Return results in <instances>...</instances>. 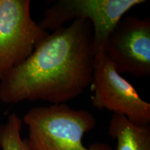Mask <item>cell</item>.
<instances>
[{
  "label": "cell",
  "mask_w": 150,
  "mask_h": 150,
  "mask_svg": "<svg viewBox=\"0 0 150 150\" xmlns=\"http://www.w3.org/2000/svg\"><path fill=\"white\" fill-rule=\"evenodd\" d=\"M93 93L92 104L126 117L131 122L147 125L150 122V104L116 71L106 54L95 59L93 77L90 86Z\"/></svg>",
  "instance_id": "5"
},
{
  "label": "cell",
  "mask_w": 150,
  "mask_h": 150,
  "mask_svg": "<svg viewBox=\"0 0 150 150\" xmlns=\"http://www.w3.org/2000/svg\"><path fill=\"white\" fill-rule=\"evenodd\" d=\"M145 0H59L43 12L39 26L49 32L76 19H87L93 28L95 59L104 54L105 46L116 24L128 11Z\"/></svg>",
  "instance_id": "3"
},
{
  "label": "cell",
  "mask_w": 150,
  "mask_h": 150,
  "mask_svg": "<svg viewBox=\"0 0 150 150\" xmlns=\"http://www.w3.org/2000/svg\"><path fill=\"white\" fill-rule=\"evenodd\" d=\"M94 66L93 24L76 19L49 33L23 63L0 81V101L66 104L90 87Z\"/></svg>",
  "instance_id": "1"
},
{
  "label": "cell",
  "mask_w": 150,
  "mask_h": 150,
  "mask_svg": "<svg viewBox=\"0 0 150 150\" xmlns=\"http://www.w3.org/2000/svg\"><path fill=\"white\" fill-rule=\"evenodd\" d=\"M108 132L117 141L116 150H150L149 125H138L125 116L112 114Z\"/></svg>",
  "instance_id": "7"
},
{
  "label": "cell",
  "mask_w": 150,
  "mask_h": 150,
  "mask_svg": "<svg viewBox=\"0 0 150 150\" xmlns=\"http://www.w3.org/2000/svg\"><path fill=\"white\" fill-rule=\"evenodd\" d=\"M22 120L13 113L0 125V147L1 150H31L27 139H22Z\"/></svg>",
  "instance_id": "8"
},
{
  "label": "cell",
  "mask_w": 150,
  "mask_h": 150,
  "mask_svg": "<svg viewBox=\"0 0 150 150\" xmlns=\"http://www.w3.org/2000/svg\"><path fill=\"white\" fill-rule=\"evenodd\" d=\"M29 0H0V81L49 34L33 20Z\"/></svg>",
  "instance_id": "4"
},
{
  "label": "cell",
  "mask_w": 150,
  "mask_h": 150,
  "mask_svg": "<svg viewBox=\"0 0 150 150\" xmlns=\"http://www.w3.org/2000/svg\"><path fill=\"white\" fill-rule=\"evenodd\" d=\"M22 122L29 131L31 150H114L103 142L83 145V136L97 124L86 109H74L67 104L37 106L24 115Z\"/></svg>",
  "instance_id": "2"
},
{
  "label": "cell",
  "mask_w": 150,
  "mask_h": 150,
  "mask_svg": "<svg viewBox=\"0 0 150 150\" xmlns=\"http://www.w3.org/2000/svg\"><path fill=\"white\" fill-rule=\"evenodd\" d=\"M104 53L119 74L150 75V19L123 17L108 37Z\"/></svg>",
  "instance_id": "6"
}]
</instances>
